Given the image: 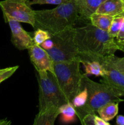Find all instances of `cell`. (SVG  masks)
<instances>
[{"label": "cell", "instance_id": "cell-2", "mask_svg": "<svg viewBox=\"0 0 124 125\" xmlns=\"http://www.w3.org/2000/svg\"><path fill=\"white\" fill-rule=\"evenodd\" d=\"M39 85L38 112L34 125H53L60 115L59 109L68 103L57 86L52 73L36 71Z\"/></svg>", "mask_w": 124, "mask_h": 125}, {"label": "cell", "instance_id": "cell-4", "mask_svg": "<svg viewBox=\"0 0 124 125\" xmlns=\"http://www.w3.org/2000/svg\"><path fill=\"white\" fill-rule=\"evenodd\" d=\"M83 87L88 92L86 104L81 107L75 108L76 115L81 120L88 114H96L98 109L105 104L111 101H124L122 96L124 94L113 87L104 83H98L91 80L87 74H83Z\"/></svg>", "mask_w": 124, "mask_h": 125}, {"label": "cell", "instance_id": "cell-25", "mask_svg": "<svg viewBox=\"0 0 124 125\" xmlns=\"http://www.w3.org/2000/svg\"><path fill=\"white\" fill-rule=\"evenodd\" d=\"M53 41H52V39H51V37L49 39L46 40V41L44 42L43 43H41V45H40V46H41L45 50L47 51V50H51V49L53 47Z\"/></svg>", "mask_w": 124, "mask_h": 125}, {"label": "cell", "instance_id": "cell-8", "mask_svg": "<svg viewBox=\"0 0 124 125\" xmlns=\"http://www.w3.org/2000/svg\"><path fill=\"white\" fill-rule=\"evenodd\" d=\"M30 61L36 71H46L55 74L54 62L46 50L34 44L27 49Z\"/></svg>", "mask_w": 124, "mask_h": 125}, {"label": "cell", "instance_id": "cell-9", "mask_svg": "<svg viewBox=\"0 0 124 125\" xmlns=\"http://www.w3.org/2000/svg\"><path fill=\"white\" fill-rule=\"evenodd\" d=\"M5 22L9 24L12 33L11 42L17 49L27 50L34 45L32 35L23 29L20 22L12 19H7Z\"/></svg>", "mask_w": 124, "mask_h": 125}, {"label": "cell", "instance_id": "cell-7", "mask_svg": "<svg viewBox=\"0 0 124 125\" xmlns=\"http://www.w3.org/2000/svg\"><path fill=\"white\" fill-rule=\"evenodd\" d=\"M0 7L6 21L12 19L35 26V10L23 0H4L0 1Z\"/></svg>", "mask_w": 124, "mask_h": 125}, {"label": "cell", "instance_id": "cell-11", "mask_svg": "<svg viewBox=\"0 0 124 125\" xmlns=\"http://www.w3.org/2000/svg\"><path fill=\"white\" fill-rule=\"evenodd\" d=\"M106 0H74L79 13V19L89 21L99 6Z\"/></svg>", "mask_w": 124, "mask_h": 125}, {"label": "cell", "instance_id": "cell-17", "mask_svg": "<svg viewBox=\"0 0 124 125\" xmlns=\"http://www.w3.org/2000/svg\"><path fill=\"white\" fill-rule=\"evenodd\" d=\"M124 20V13L114 17L111 24L109 31H108V33L109 34V35H111L114 38L116 37L120 28H121Z\"/></svg>", "mask_w": 124, "mask_h": 125}, {"label": "cell", "instance_id": "cell-26", "mask_svg": "<svg viewBox=\"0 0 124 125\" xmlns=\"http://www.w3.org/2000/svg\"><path fill=\"white\" fill-rule=\"evenodd\" d=\"M94 125H110V124L100 117L96 115L94 118Z\"/></svg>", "mask_w": 124, "mask_h": 125}, {"label": "cell", "instance_id": "cell-6", "mask_svg": "<svg viewBox=\"0 0 124 125\" xmlns=\"http://www.w3.org/2000/svg\"><path fill=\"white\" fill-rule=\"evenodd\" d=\"M75 28L71 27L55 35H51L53 47L47 52L54 62L80 59L75 40Z\"/></svg>", "mask_w": 124, "mask_h": 125}, {"label": "cell", "instance_id": "cell-24", "mask_svg": "<svg viewBox=\"0 0 124 125\" xmlns=\"http://www.w3.org/2000/svg\"><path fill=\"white\" fill-rule=\"evenodd\" d=\"M116 39V42L118 43H123L124 42V20L122 23L121 28H120V31H119V33H118L117 35L115 37Z\"/></svg>", "mask_w": 124, "mask_h": 125}, {"label": "cell", "instance_id": "cell-15", "mask_svg": "<svg viewBox=\"0 0 124 125\" xmlns=\"http://www.w3.org/2000/svg\"><path fill=\"white\" fill-rule=\"evenodd\" d=\"M85 67V74H93L96 76H102L106 74V70L103 65L98 61H85L81 62Z\"/></svg>", "mask_w": 124, "mask_h": 125}, {"label": "cell", "instance_id": "cell-33", "mask_svg": "<svg viewBox=\"0 0 124 125\" xmlns=\"http://www.w3.org/2000/svg\"><path fill=\"white\" fill-rule=\"evenodd\" d=\"M23 1H25V2H28L29 1H30V0H23Z\"/></svg>", "mask_w": 124, "mask_h": 125}, {"label": "cell", "instance_id": "cell-13", "mask_svg": "<svg viewBox=\"0 0 124 125\" xmlns=\"http://www.w3.org/2000/svg\"><path fill=\"white\" fill-rule=\"evenodd\" d=\"M114 17L96 12L90 17V23L102 30L108 32Z\"/></svg>", "mask_w": 124, "mask_h": 125}, {"label": "cell", "instance_id": "cell-22", "mask_svg": "<svg viewBox=\"0 0 124 125\" xmlns=\"http://www.w3.org/2000/svg\"><path fill=\"white\" fill-rule=\"evenodd\" d=\"M18 68H19V67L17 65L6 68V70L0 73V83L10 78L17 71V70Z\"/></svg>", "mask_w": 124, "mask_h": 125}, {"label": "cell", "instance_id": "cell-14", "mask_svg": "<svg viewBox=\"0 0 124 125\" xmlns=\"http://www.w3.org/2000/svg\"><path fill=\"white\" fill-rule=\"evenodd\" d=\"M119 103L111 101L100 107L97 113L100 117L106 122L111 120L117 115L119 111Z\"/></svg>", "mask_w": 124, "mask_h": 125}, {"label": "cell", "instance_id": "cell-18", "mask_svg": "<svg viewBox=\"0 0 124 125\" xmlns=\"http://www.w3.org/2000/svg\"><path fill=\"white\" fill-rule=\"evenodd\" d=\"M32 37L34 44L40 45L44 42L49 39L51 37V35L47 31L37 28L35 29V31L33 33Z\"/></svg>", "mask_w": 124, "mask_h": 125}, {"label": "cell", "instance_id": "cell-5", "mask_svg": "<svg viewBox=\"0 0 124 125\" xmlns=\"http://www.w3.org/2000/svg\"><path fill=\"white\" fill-rule=\"evenodd\" d=\"M80 59L54 62L55 74H52V76L68 102H72L83 89V74L80 72Z\"/></svg>", "mask_w": 124, "mask_h": 125}, {"label": "cell", "instance_id": "cell-27", "mask_svg": "<svg viewBox=\"0 0 124 125\" xmlns=\"http://www.w3.org/2000/svg\"><path fill=\"white\" fill-rule=\"evenodd\" d=\"M116 124L118 125H124V116L120 115L116 117Z\"/></svg>", "mask_w": 124, "mask_h": 125}, {"label": "cell", "instance_id": "cell-12", "mask_svg": "<svg viewBox=\"0 0 124 125\" xmlns=\"http://www.w3.org/2000/svg\"><path fill=\"white\" fill-rule=\"evenodd\" d=\"M96 13L115 17L124 13L122 0H106L99 6Z\"/></svg>", "mask_w": 124, "mask_h": 125}, {"label": "cell", "instance_id": "cell-10", "mask_svg": "<svg viewBox=\"0 0 124 125\" xmlns=\"http://www.w3.org/2000/svg\"><path fill=\"white\" fill-rule=\"evenodd\" d=\"M106 70V74L102 77L101 83L110 85L124 94V74L111 65L105 59L100 61Z\"/></svg>", "mask_w": 124, "mask_h": 125}, {"label": "cell", "instance_id": "cell-23", "mask_svg": "<svg viewBox=\"0 0 124 125\" xmlns=\"http://www.w3.org/2000/svg\"><path fill=\"white\" fill-rule=\"evenodd\" d=\"M96 114H88L84 116L80 120L81 124L83 125H94V118Z\"/></svg>", "mask_w": 124, "mask_h": 125}, {"label": "cell", "instance_id": "cell-28", "mask_svg": "<svg viewBox=\"0 0 124 125\" xmlns=\"http://www.w3.org/2000/svg\"><path fill=\"white\" fill-rule=\"evenodd\" d=\"M10 124H11L10 121L7 120L0 119V125H8Z\"/></svg>", "mask_w": 124, "mask_h": 125}, {"label": "cell", "instance_id": "cell-19", "mask_svg": "<svg viewBox=\"0 0 124 125\" xmlns=\"http://www.w3.org/2000/svg\"><path fill=\"white\" fill-rule=\"evenodd\" d=\"M88 98V92L85 87L83 88L80 93L77 94L72 101L73 106L75 108L81 107L86 104Z\"/></svg>", "mask_w": 124, "mask_h": 125}, {"label": "cell", "instance_id": "cell-21", "mask_svg": "<svg viewBox=\"0 0 124 125\" xmlns=\"http://www.w3.org/2000/svg\"><path fill=\"white\" fill-rule=\"evenodd\" d=\"M69 1V0H32L27 2L30 6L34 4H55L58 6Z\"/></svg>", "mask_w": 124, "mask_h": 125}, {"label": "cell", "instance_id": "cell-31", "mask_svg": "<svg viewBox=\"0 0 124 125\" xmlns=\"http://www.w3.org/2000/svg\"><path fill=\"white\" fill-rule=\"evenodd\" d=\"M119 59H120V61H122V62H124V57H122V58H119Z\"/></svg>", "mask_w": 124, "mask_h": 125}, {"label": "cell", "instance_id": "cell-20", "mask_svg": "<svg viewBox=\"0 0 124 125\" xmlns=\"http://www.w3.org/2000/svg\"><path fill=\"white\" fill-rule=\"evenodd\" d=\"M104 59L116 69L124 74V63L119 59V57H116L115 55H113V56H107Z\"/></svg>", "mask_w": 124, "mask_h": 125}, {"label": "cell", "instance_id": "cell-29", "mask_svg": "<svg viewBox=\"0 0 124 125\" xmlns=\"http://www.w3.org/2000/svg\"><path fill=\"white\" fill-rule=\"evenodd\" d=\"M118 45H119V50L120 51H122L123 52H124V43H117Z\"/></svg>", "mask_w": 124, "mask_h": 125}, {"label": "cell", "instance_id": "cell-30", "mask_svg": "<svg viewBox=\"0 0 124 125\" xmlns=\"http://www.w3.org/2000/svg\"><path fill=\"white\" fill-rule=\"evenodd\" d=\"M6 70V68H3V69H0V73H2V72H3L4 71H5Z\"/></svg>", "mask_w": 124, "mask_h": 125}, {"label": "cell", "instance_id": "cell-16", "mask_svg": "<svg viewBox=\"0 0 124 125\" xmlns=\"http://www.w3.org/2000/svg\"><path fill=\"white\" fill-rule=\"evenodd\" d=\"M60 115H62V119L63 122L66 123H72L74 122L76 116L75 107L71 102L62 105L59 109Z\"/></svg>", "mask_w": 124, "mask_h": 125}, {"label": "cell", "instance_id": "cell-1", "mask_svg": "<svg viewBox=\"0 0 124 125\" xmlns=\"http://www.w3.org/2000/svg\"><path fill=\"white\" fill-rule=\"evenodd\" d=\"M75 40L79 55L83 61H100L107 56L115 55L119 50L115 38L91 23L75 28Z\"/></svg>", "mask_w": 124, "mask_h": 125}, {"label": "cell", "instance_id": "cell-34", "mask_svg": "<svg viewBox=\"0 0 124 125\" xmlns=\"http://www.w3.org/2000/svg\"><path fill=\"white\" fill-rule=\"evenodd\" d=\"M118 43V42H117ZM124 43V42H123V43Z\"/></svg>", "mask_w": 124, "mask_h": 125}, {"label": "cell", "instance_id": "cell-3", "mask_svg": "<svg viewBox=\"0 0 124 125\" xmlns=\"http://www.w3.org/2000/svg\"><path fill=\"white\" fill-rule=\"evenodd\" d=\"M35 18L34 29H44L53 35L74 27L79 13L74 0H69L52 9L35 10Z\"/></svg>", "mask_w": 124, "mask_h": 125}, {"label": "cell", "instance_id": "cell-32", "mask_svg": "<svg viewBox=\"0 0 124 125\" xmlns=\"http://www.w3.org/2000/svg\"><path fill=\"white\" fill-rule=\"evenodd\" d=\"M122 3H123V7H124V0H122Z\"/></svg>", "mask_w": 124, "mask_h": 125}]
</instances>
